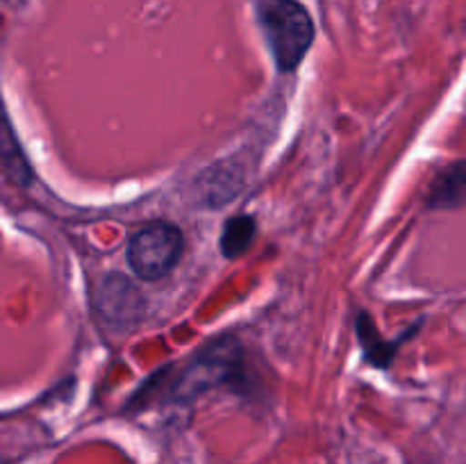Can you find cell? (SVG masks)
<instances>
[{
    "instance_id": "obj_5",
    "label": "cell",
    "mask_w": 466,
    "mask_h": 464,
    "mask_svg": "<svg viewBox=\"0 0 466 464\" xmlns=\"http://www.w3.org/2000/svg\"><path fill=\"white\" fill-rule=\"evenodd\" d=\"M246 177L239 164L235 162H218L209 166L208 171L200 173L198 177V196L205 207H221L230 203L244 187Z\"/></svg>"
},
{
    "instance_id": "obj_3",
    "label": "cell",
    "mask_w": 466,
    "mask_h": 464,
    "mask_svg": "<svg viewBox=\"0 0 466 464\" xmlns=\"http://www.w3.org/2000/svg\"><path fill=\"white\" fill-rule=\"evenodd\" d=\"M96 317L109 330H132L146 314V298L130 277L123 273H109L94 289Z\"/></svg>"
},
{
    "instance_id": "obj_2",
    "label": "cell",
    "mask_w": 466,
    "mask_h": 464,
    "mask_svg": "<svg viewBox=\"0 0 466 464\" xmlns=\"http://www.w3.org/2000/svg\"><path fill=\"white\" fill-rule=\"evenodd\" d=\"M180 227L168 221H155L132 235L127 244V264L141 280L168 276L182 255Z\"/></svg>"
},
{
    "instance_id": "obj_8",
    "label": "cell",
    "mask_w": 466,
    "mask_h": 464,
    "mask_svg": "<svg viewBox=\"0 0 466 464\" xmlns=\"http://www.w3.org/2000/svg\"><path fill=\"white\" fill-rule=\"evenodd\" d=\"M255 237V221L250 217H235L223 226L221 250L228 259H235L248 250Z\"/></svg>"
},
{
    "instance_id": "obj_6",
    "label": "cell",
    "mask_w": 466,
    "mask_h": 464,
    "mask_svg": "<svg viewBox=\"0 0 466 464\" xmlns=\"http://www.w3.org/2000/svg\"><path fill=\"white\" fill-rule=\"evenodd\" d=\"M428 205L432 209H458L466 205V159L449 164L444 171L437 173Z\"/></svg>"
},
{
    "instance_id": "obj_7",
    "label": "cell",
    "mask_w": 466,
    "mask_h": 464,
    "mask_svg": "<svg viewBox=\"0 0 466 464\" xmlns=\"http://www.w3.org/2000/svg\"><path fill=\"white\" fill-rule=\"evenodd\" d=\"M0 162L5 164L9 176H12L18 185H27V182L32 180L30 164H27L16 136H14L12 126H9V118L5 116L3 105H0Z\"/></svg>"
},
{
    "instance_id": "obj_9",
    "label": "cell",
    "mask_w": 466,
    "mask_h": 464,
    "mask_svg": "<svg viewBox=\"0 0 466 464\" xmlns=\"http://www.w3.org/2000/svg\"><path fill=\"white\" fill-rule=\"evenodd\" d=\"M0 464H5V462H3V459H0Z\"/></svg>"
},
{
    "instance_id": "obj_4",
    "label": "cell",
    "mask_w": 466,
    "mask_h": 464,
    "mask_svg": "<svg viewBox=\"0 0 466 464\" xmlns=\"http://www.w3.org/2000/svg\"><path fill=\"white\" fill-rule=\"evenodd\" d=\"M239 367V355H237V344H226L218 341L208 353L196 358L182 373V380L177 382V394L194 396L209 387L221 385L223 380H230L232 373Z\"/></svg>"
},
{
    "instance_id": "obj_1",
    "label": "cell",
    "mask_w": 466,
    "mask_h": 464,
    "mask_svg": "<svg viewBox=\"0 0 466 464\" xmlns=\"http://www.w3.org/2000/svg\"><path fill=\"white\" fill-rule=\"evenodd\" d=\"M253 7L278 71H296L314 44V21L308 9L299 0H253Z\"/></svg>"
}]
</instances>
